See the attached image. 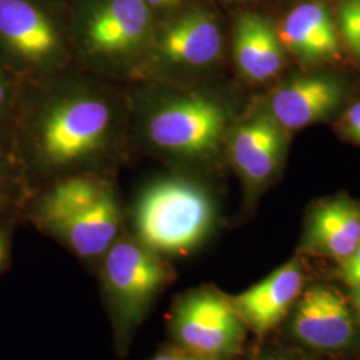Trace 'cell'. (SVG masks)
Wrapping results in <instances>:
<instances>
[{"label":"cell","mask_w":360,"mask_h":360,"mask_svg":"<svg viewBox=\"0 0 360 360\" xmlns=\"http://www.w3.org/2000/svg\"><path fill=\"white\" fill-rule=\"evenodd\" d=\"M99 276L116 352L123 358L158 297L175 279L167 257L135 233H122L99 260Z\"/></svg>","instance_id":"5b68a950"},{"label":"cell","mask_w":360,"mask_h":360,"mask_svg":"<svg viewBox=\"0 0 360 360\" xmlns=\"http://www.w3.org/2000/svg\"><path fill=\"white\" fill-rule=\"evenodd\" d=\"M22 82L0 68V155L10 156Z\"/></svg>","instance_id":"ac0fdd59"},{"label":"cell","mask_w":360,"mask_h":360,"mask_svg":"<svg viewBox=\"0 0 360 360\" xmlns=\"http://www.w3.org/2000/svg\"><path fill=\"white\" fill-rule=\"evenodd\" d=\"M291 328L300 342L323 351L347 347L355 335L347 302L333 288L318 284L300 297Z\"/></svg>","instance_id":"30bf717a"},{"label":"cell","mask_w":360,"mask_h":360,"mask_svg":"<svg viewBox=\"0 0 360 360\" xmlns=\"http://www.w3.org/2000/svg\"><path fill=\"white\" fill-rule=\"evenodd\" d=\"M131 136L166 163H190L218 151L229 112L217 99L180 90L175 83L146 82L129 98Z\"/></svg>","instance_id":"7a4b0ae2"},{"label":"cell","mask_w":360,"mask_h":360,"mask_svg":"<svg viewBox=\"0 0 360 360\" xmlns=\"http://www.w3.org/2000/svg\"><path fill=\"white\" fill-rule=\"evenodd\" d=\"M343 98L338 79L296 77L271 95L266 114L284 131L304 129L331 115Z\"/></svg>","instance_id":"7c38bea8"},{"label":"cell","mask_w":360,"mask_h":360,"mask_svg":"<svg viewBox=\"0 0 360 360\" xmlns=\"http://www.w3.org/2000/svg\"><path fill=\"white\" fill-rule=\"evenodd\" d=\"M307 248L340 264L360 245V207L335 199L321 203L309 218Z\"/></svg>","instance_id":"2e32d148"},{"label":"cell","mask_w":360,"mask_h":360,"mask_svg":"<svg viewBox=\"0 0 360 360\" xmlns=\"http://www.w3.org/2000/svg\"><path fill=\"white\" fill-rule=\"evenodd\" d=\"M153 11L154 10H169V8H174L179 4L181 0H143Z\"/></svg>","instance_id":"cb8c5ba5"},{"label":"cell","mask_w":360,"mask_h":360,"mask_svg":"<svg viewBox=\"0 0 360 360\" xmlns=\"http://www.w3.org/2000/svg\"><path fill=\"white\" fill-rule=\"evenodd\" d=\"M270 116L259 114L239 124L230 141V158L250 193L274 176L283 160L285 136Z\"/></svg>","instance_id":"8fae6325"},{"label":"cell","mask_w":360,"mask_h":360,"mask_svg":"<svg viewBox=\"0 0 360 360\" xmlns=\"http://www.w3.org/2000/svg\"><path fill=\"white\" fill-rule=\"evenodd\" d=\"M188 360H205V359H199V358H193V356H190V355H188Z\"/></svg>","instance_id":"484cf974"},{"label":"cell","mask_w":360,"mask_h":360,"mask_svg":"<svg viewBox=\"0 0 360 360\" xmlns=\"http://www.w3.org/2000/svg\"><path fill=\"white\" fill-rule=\"evenodd\" d=\"M10 257V233L8 229L0 224V270L7 264Z\"/></svg>","instance_id":"603a6c76"},{"label":"cell","mask_w":360,"mask_h":360,"mask_svg":"<svg viewBox=\"0 0 360 360\" xmlns=\"http://www.w3.org/2000/svg\"><path fill=\"white\" fill-rule=\"evenodd\" d=\"M339 34L360 62V0H343L338 11Z\"/></svg>","instance_id":"d6986e66"},{"label":"cell","mask_w":360,"mask_h":360,"mask_svg":"<svg viewBox=\"0 0 360 360\" xmlns=\"http://www.w3.org/2000/svg\"><path fill=\"white\" fill-rule=\"evenodd\" d=\"M129 96L98 75L65 71L22 82L10 156L37 188L75 175H104L131 144Z\"/></svg>","instance_id":"6da1fadb"},{"label":"cell","mask_w":360,"mask_h":360,"mask_svg":"<svg viewBox=\"0 0 360 360\" xmlns=\"http://www.w3.org/2000/svg\"><path fill=\"white\" fill-rule=\"evenodd\" d=\"M233 59L242 77L264 83L283 70L285 55L278 32L262 15H239L233 30Z\"/></svg>","instance_id":"9a60e30c"},{"label":"cell","mask_w":360,"mask_h":360,"mask_svg":"<svg viewBox=\"0 0 360 360\" xmlns=\"http://www.w3.org/2000/svg\"><path fill=\"white\" fill-rule=\"evenodd\" d=\"M284 49L306 63L340 59L339 32L330 10L321 1H306L285 16L278 31Z\"/></svg>","instance_id":"5bb4252c"},{"label":"cell","mask_w":360,"mask_h":360,"mask_svg":"<svg viewBox=\"0 0 360 360\" xmlns=\"http://www.w3.org/2000/svg\"><path fill=\"white\" fill-rule=\"evenodd\" d=\"M221 49V31L212 13L200 8L183 11L155 26L135 80L174 83L179 74L215 65Z\"/></svg>","instance_id":"9c48e42d"},{"label":"cell","mask_w":360,"mask_h":360,"mask_svg":"<svg viewBox=\"0 0 360 360\" xmlns=\"http://www.w3.org/2000/svg\"><path fill=\"white\" fill-rule=\"evenodd\" d=\"M150 360H188V355L172 345L160 348Z\"/></svg>","instance_id":"7402d4cb"},{"label":"cell","mask_w":360,"mask_h":360,"mask_svg":"<svg viewBox=\"0 0 360 360\" xmlns=\"http://www.w3.org/2000/svg\"><path fill=\"white\" fill-rule=\"evenodd\" d=\"M168 330L174 346L205 360H230L243 347L245 327L231 296L212 287L180 295L171 309Z\"/></svg>","instance_id":"ba28073f"},{"label":"cell","mask_w":360,"mask_h":360,"mask_svg":"<svg viewBox=\"0 0 360 360\" xmlns=\"http://www.w3.org/2000/svg\"><path fill=\"white\" fill-rule=\"evenodd\" d=\"M74 59L51 0H0V68L25 83L56 77Z\"/></svg>","instance_id":"8992f818"},{"label":"cell","mask_w":360,"mask_h":360,"mask_svg":"<svg viewBox=\"0 0 360 360\" xmlns=\"http://www.w3.org/2000/svg\"><path fill=\"white\" fill-rule=\"evenodd\" d=\"M32 193L22 168L11 156L0 155V220L25 210Z\"/></svg>","instance_id":"e0dca14e"},{"label":"cell","mask_w":360,"mask_h":360,"mask_svg":"<svg viewBox=\"0 0 360 360\" xmlns=\"http://www.w3.org/2000/svg\"><path fill=\"white\" fill-rule=\"evenodd\" d=\"M154 11L143 0H83L71 47L91 74L135 79L151 44Z\"/></svg>","instance_id":"277c9868"},{"label":"cell","mask_w":360,"mask_h":360,"mask_svg":"<svg viewBox=\"0 0 360 360\" xmlns=\"http://www.w3.org/2000/svg\"><path fill=\"white\" fill-rule=\"evenodd\" d=\"M340 129L351 141L360 144V102L351 105L345 112L340 120Z\"/></svg>","instance_id":"ffe728a7"},{"label":"cell","mask_w":360,"mask_h":360,"mask_svg":"<svg viewBox=\"0 0 360 360\" xmlns=\"http://www.w3.org/2000/svg\"><path fill=\"white\" fill-rule=\"evenodd\" d=\"M262 360H284V359H279V358H267V359H262Z\"/></svg>","instance_id":"4316f807"},{"label":"cell","mask_w":360,"mask_h":360,"mask_svg":"<svg viewBox=\"0 0 360 360\" xmlns=\"http://www.w3.org/2000/svg\"><path fill=\"white\" fill-rule=\"evenodd\" d=\"M342 276L354 290H360V245L346 262L342 263Z\"/></svg>","instance_id":"44dd1931"},{"label":"cell","mask_w":360,"mask_h":360,"mask_svg":"<svg viewBox=\"0 0 360 360\" xmlns=\"http://www.w3.org/2000/svg\"><path fill=\"white\" fill-rule=\"evenodd\" d=\"M215 206L206 190L184 178L156 180L134 210L135 235L163 257L186 255L212 230Z\"/></svg>","instance_id":"52a82bcc"},{"label":"cell","mask_w":360,"mask_h":360,"mask_svg":"<svg viewBox=\"0 0 360 360\" xmlns=\"http://www.w3.org/2000/svg\"><path fill=\"white\" fill-rule=\"evenodd\" d=\"M302 288L303 270L297 260H291L245 292L231 296V302L245 327L263 336L283 321Z\"/></svg>","instance_id":"4fadbf2b"},{"label":"cell","mask_w":360,"mask_h":360,"mask_svg":"<svg viewBox=\"0 0 360 360\" xmlns=\"http://www.w3.org/2000/svg\"><path fill=\"white\" fill-rule=\"evenodd\" d=\"M34 188L26 208L40 231L83 260H101L122 233V210L104 175H75Z\"/></svg>","instance_id":"3957f363"},{"label":"cell","mask_w":360,"mask_h":360,"mask_svg":"<svg viewBox=\"0 0 360 360\" xmlns=\"http://www.w3.org/2000/svg\"><path fill=\"white\" fill-rule=\"evenodd\" d=\"M352 296H354V302H355V307L358 309L360 314V290H354V292H352Z\"/></svg>","instance_id":"d4e9b609"}]
</instances>
